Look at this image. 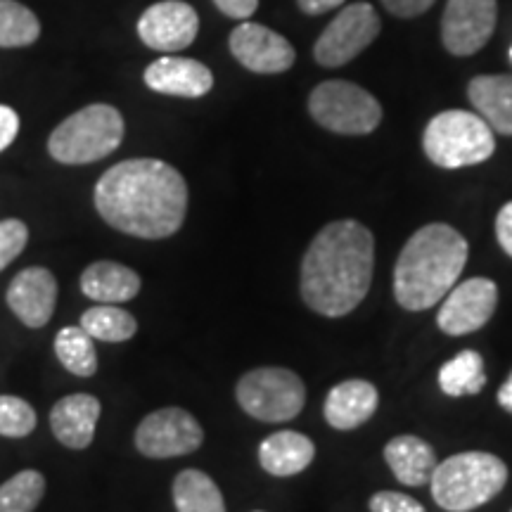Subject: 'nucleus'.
<instances>
[{"label": "nucleus", "instance_id": "nucleus-2", "mask_svg": "<svg viewBox=\"0 0 512 512\" xmlns=\"http://www.w3.org/2000/svg\"><path fill=\"white\" fill-rule=\"evenodd\" d=\"M373 271V233L358 221H332L306 249L299 290L306 306L320 316H347L366 299Z\"/></svg>", "mask_w": 512, "mask_h": 512}, {"label": "nucleus", "instance_id": "nucleus-30", "mask_svg": "<svg viewBox=\"0 0 512 512\" xmlns=\"http://www.w3.org/2000/svg\"><path fill=\"white\" fill-rule=\"evenodd\" d=\"M29 242V228L24 221L5 219L0 221V271L8 268Z\"/></svg>", "mask_w": 512, "mask_h": 512}, {"label": "nucleus", "instance_id": "nucleus-34", "mask_svg": "<svg viewBox=\"0 0 512 512\" xmlns=\"http://www.w3.org/2000/svg\"><path fill=\"white\" fill-rule=\"evenodd\" d=\"M496 238H498V245L503 247V252L512 256V202H508L501 211H498Z\"/></svg>", "mask_w": 512, "mask_h": 512}, {"label": "nucleus", "instance_id": "nucleus-6", "mask_svg": "<svg viewBox=\"0 0 512 512\" xmlns=\"http://www.w3.org/2000/svg\"><path fill=\"white\" fill-rule=\"evenodd\" d=\"M422 147L441 169H463L482 164L496 152L494 128L475 112L446 110L425 128Z\"/></svg>", "mask_w": 512, "mask_h": 512}, {"label": "nucleus", "instance_id": "nucleus-19", "mask_svg": "<svg viewBox=\"0 0 512 512\" xmlns=\"http://www.w3.org/2000/svg\"><path fill=\"white\" fill-rule=\"evenodd\" d=\"M475 112L496 133L512 136V76L510 74H484L475 76L467 86Z\"/></svg>", "mask_w": 512, "mask_h": 512}, {"label": "nucleus", "instance_id": "nucleus-24", "mask_svg": "<svg viewBox=\"0 0 512 512\" xmlns=\"http://www.w3.org/2000/svg\"><path fill=\"white\" fill-rule=\"evenodd\" d=\"M439 387L446 396H475L486 387L484 358L479 351L465 349L439 370Z\"/></svg>", "mask_w": 512, "mask_h": 512}, {"label": "nucleus", "instance_id": "nucleus-18", "mask_svg": "<svg viewBox=\"0 0 512 512\" xmlns=\"http://www.w3.org/2000/svg\"><path fill=\"white\" fill-rule=\"evenodd\" d=\"M380 394L375 384L368 380H344L330 389L325 399L323 415L330 427L335 430H356L363 422H368L377 411Z\"/></svg>", "mask_w": 512, "mask_h": 512}, {"label": "nucleus", "instance_id": "nucleus-31", "mask_svg": "<svg viewBox=\"0 0 512 512\" xmlns=\"http://www.w3.org/2000/svg\"><path fill=\"white\" fill-rule=\"evenodd\" d=\"M370 512H427L415 498L399 491H380L370 498Z\"/></svg>", "mask_w": 512, "mask_h": 512}, {"label": "nucleus", "instance_id": "nucleus-9", "mask_svg": "<svg viewBox=\"0 0 512 512\" xmlns=\"http://www.w3.org/2000/svg\"><path fill=\"white\" fill-rule=\"evenodd\" d=\"M382 24L373 5L354 3L347 5L332 19L330 27L320 34L313 48V57L323 67H342L361 55L380 34Z\"/></svg>", "mask_w": 512, "mask_h": 512}, {"label": "nucleus", "instance_id": "nucleus-29", "mask_svg": "<svg viewBox=\"0 0 512 512\" xmlns=\"http://www.w3.org/2000/svg\"><path fill=\"white\" fill-rule=\"evenodd\" d=\"M36 411L19 396H0V437L22 439L36 430Z\"/></svg>", "mask_w": 512, "mask_h": 512}, {"label": "nucleus", "instance_id": "nucleus-38", "mask_svg": "<svg viewBox=\"0 0 512 512\" xmlns=\"http://www.w3.org/2000/svg\"><path fill=\"white\" fill-rule=\"evenodd\" d=\"M510 60H512V48H510Z\"/></svg>", "mask_w": 512, "mask_h": 512}, {"label": "nucleus", "instance_id": "nucleus-3", "mask_svg": "<svg viewBox=\"0 0 512 512\" xmlns=\"http://www.w3.org/2000/svg\"><path fill=\"white\" fill-rule=\"evenodd\" d=\"M467 240L446 223L415 230L394 266V297L406 311L437 306L458 283L467 264Z\"/></svg>", "mask_w": 512, "mask_h": 512}, {"label": "nucleus", "instance_id": "nucleus-32", "mask_svg": "<svg viewBox=\"0 0 512 512\" xmlns=\"http://www.w3.org/2000/svg\"><path fill=\"white\" fill-rule=\"evenodd\" d=\"M19 133V117L8 105H0V152L8 150L15 143Z\"/></svg>", "mask_w": 512, "mask_h": 512}, {"label": "nucleus", "instance_id": "nucleus-21", "mask_svg": "<svg viewBox=\"0 0 512 512\" xmlns=\"http://www.w3.org/2000/svg\"><path fill=\"white\" fill-rule=\"evenodd\" d=\"M81 292L98 304L131 302L140 292V275L117 261H95L81 273Z\"/></svg>", "mask_w": 512, "mask_h": 512}, {"label": "nucleus", "instance_id": "nucleus-20", "mask_svg": "<svg viewBox=\"0 0 512 512\" xmlns=\"http://www.w3.org/2000/svg\"><path fill=\"white\" fill-rule=\"evenodd\" d=\"M384 460L394 477L406 486H425L437 470V453L425 439L401 434L384 446Z\"/></svg>", "mask_w": 512, "mask_h": 512}, {"label": "nucleus", "instance_id": "nucleus-22", "mask_svg": "<svg viewBox=\"0 0 512 512\" xmlns=\"http://www.w3.org/2000/svg\"><path fill=\"white\" fill-rule=\"evenodd\" d=\"M316 458V446L306 434L283 430L266 437L259 446V463L268 475L292 477L304 472Z\"/></svg>", "mask_w": 512, "mask_h": 512}, {"label": "nucleus", "instance_id": "nucleus-12", "mask_svg": "<svg viewBox=\"0 0 512 512\" xmlns=\"http://www.w3.org/2000/svg\"><path fill=\"white\" fill-rule=\"evenodd\" d=\"M496 0H448L441 19V38L451 55H475L496 29Z\"/></svg>", "mask_w": 512, "mask_h": 512}, {"label": "nucleus", "instance_id": "nucleus-33", "mask_svg": "<svg viewBox=\"0 0 512 512\" xmlns=\"http://www.w3.org/2000/svg\"><path fill=\"white\" fill-rule=\"evenodd\" d=\"M382 5L396 17H418L434 5V0H382Z\"/></svg>", "mask_w": 512, "mask_h": 512}, {"label": "nucleus", "instance_id": "nucleus-11", "mask_svg": "<svg viewBox=\"0 0 512 512\" xmlns=\"http://www.w3.org/2000/svg\"><path fill=\"white\" fill-rule=\"evenodd\" d=\"M498 304V287L489 278H470L453 287L441 299L437 325L451 337H463L482 330L494 316Z\"/></svg>", "mask_w": 512, "mask_h": 512}, {"label": "nucleus", "instance_id": "nucleus-25", "mask_svg": "<svg viewBox=\"0 0 512 512\" xmlns=\"http://www.w3.org/2000/svg\"><path fill=\"white\" fill-rule=\"evenodd\" d=\"M55 354L62 366L76 377H93L98 373V354H95L93 337L81 325H67L57 332Z\"/></svg>", "mask_w": 512, "mask_h": 512}, {"label": "nucleus", "instance_id": "nucleus-16", "mask_svg": "<svg viewBox=\"0 0 512 512\" xmlns=\"http://www.w3.org/2000/svg\"><path fill=\"white\" fill-rule=\"evenodd\" d=\"M150 91L176 98H202L214 86V74L207 64L190 57H162L145 69Z\"/></svg>", "mask_w": 512, "mask_h": 512}, {"label": "nucleus", "instance_id": "nucleus-17", "mask_svg": "<svg viewBox=\"0 0 512 512\" xmlns=\"http://www.w3.org/2000/svg\"><path fill=\"white\" fill-rule=\"evenodd\" d=\"M100 418V401L91 394H69L50 411V430L62 446L83 451L93 444Z\"/></svg>", "mask_w": 512, "mask_h": 512}, {"label": "nucleus", "instance_id": "nucleus-7", "mask_svg": "<svg viewBox=\"0 0 512 512\" xmlns=\"http://www.w3.org/2000/svg\"><path fill=\"white\" fill-rule=\"evenodd\" d=\"M309 112L316 124L342 136H368L382 121L375 95L349 81H323L313 88Z\"/></svg>", "mask_w": 512, "mask_h": 512}, {"label": "nucleus", "instance_id": "nucleus-8", "mask_svg": "<svg viewBox=\"0 0 512 512\" xmlns=\"http://www.w3.org/2000/svg\"><path fill=\"white\" fill-rule=\"evenodd\" d=\"M240 408L254 420L287 422L302 413L306 387L302 377L287 368H256L240 377L235 387Z\"/></svg>", "mask_w": 512, "mask_h": 512}, {"label": "nucleus", "instance_id": "nucleus-5", "mask_svg": "<svg viewBox=\"0 0 512 512\" xmlns=\"http://www.w3.org/2000/svg\"><path fill=\"white\" fill-rule=\"evenodd\" d=\"M124 140V117L112 105H88L50 133L48 152L55 162L79 166L100 162Z\"/></svg>", "mask_w": 512, "mask_h": 512}, {"label": "nucleus", "instance_id": "nucleus-14", "mask_svg": "<svg viewBox=\"0 0 512 512\" xmlns=\"http://www.w3.org/2000/svg\"><path fill=\"white\" fill-rule=\"evenodd\" d=\"M228 46L235 60L254 74L287 72L297 60L292 43L264 24L245 22L235 27Z\"/></svg>", "mask_w": 512, "mask_h": 512}, {"label": "nucleus", "instance_id": "nucleus-4", "mask_svg": "<svg viewBox=\"0 0 512 512\" xmlns=\"http://www.w3.org/2000/svg\"><path fill=\"white\" fill-rule=\"evenodd\" d=\"M508 484V465L494 453L465 451L441 460L430 479L432 498L448 512H470L496 498Z\"/></svg>", "mask_w": 512, "mask_h": 512}, {"label": "nucleus", "instance_id": "nucleus-15", "mask_svg": "<svg viewBox=\"0 0 512 512\" xmlns=\"http://www.w3.org/2000/svg\"><path fill=\"white\" fill-rule=\"evenodd\" d=\"M8 306L27 328H43L55 313L57 280L43 266H29L19 271L8 287Z\"/></svg>", "mask_w": 512, "mask_h": 512}, {"label": "nucleus", "instance_id": "nucleus-37", "mask_svg": "<svg viewBox=\"0 0 512 512\" xmlns=\"http://www.w3.org/2000/svg\"><path fill=\"white\" fill-rule=\"evenodd\" d=\"M498 403H501L503 411H508L512 415V373L508 375V380L501 384V389H498Z\"/></svg>", "mask_w": 512, "mask_h": 512}, {"label": "nucleus", "instance_id": "nucleus-10", "mask_svg": "<svg viewBox=\"0 0 512 512\" xmlns=\"http://www.w3.org/2000/svg\"><path fill=\"white\" fill-rule=\"evenodd\" d=\"M204 441V430L195 415L169 406L150 413L136 430V448L145 458H176L195 453Z\"/></svg>", "mask_w": 512, "mask_h": 512}, {"label": "nucleus", "instance_id": "nucleus-23", "mask_svg": "<svg viewBox=\"0 0 512 512\" xmlns=\"http://www.w3.org/2000/svg\"><path fill=\"white\" fill-rule=\"evenodd\" d=\"M174 503L178 512H226L221 489L202 470H183L174 479Z\"/></svg>", "mask_w": 512, "mask_h": 512}, {"label": "nucleus", "instance_id": "nucleus-36", "mask_svg": "<svg viewBox=\"0 0 512 512\" xmlns=\"http://www.w3.org/2000/svg\"><path fill=\"white\" fill-rule=\"evenodd\" d=\"M297 3L306 15H323V12L339 8L344 0H297Z\"/></svg>", "mask_w": 512, "mask_h": 512}, {"label": "nucleus", "instance_id": "nucleus-35", "mask_svg": "<svg viewBox=\"0 0 512 512\" xmlns=\"http://www.w3.org/2000/svg\"><path fill=\"white\" fill-rule=\"evenodd\" d=\"M216 8H219L223 15L233 19H247L252 17L256 8H259V0H214Z\"/></svg>", "mask_w": 512, "mask_h": 512}, {"label": "nucleus", "instance_id": "nucleus-26", "mask_svg": "<svg viewBox=\"0 0 512 512\" xmlns=\"http://www.w3.org/2000/svg\"><path fill=\"white\" fill-rule=\"evenodd\" d=\"M81 328L100 342H128L138 332V320L117 304H98L83 313Z\"/></svg>", "mask_w": 512, "mask_h": 512}, {"label": "nucleus", "instance_id": "nucleus-1", "mask_svg": "<svg viewBox=\"0 0 512 512\" xmlns=\"http://www.w3.org/2000/svg\"><path fill=\"white\" fill-rule=\"evenodd\" d=\"M95 209L107 226L140 240H164L188 214V183L162 159H126L95 185Z\"/></svg>", "mask_w": 512, "mask_h": 512}, {"label": "nucleus", "instance_id": "nucleus-27", "mask_svg": "<svg viewBox=\"0 0 512 512\" xmlns=\"http://www.w3.org/2000/svg\"><path fill=\"white\" fill-rule=\"evenodd\" d=\"M41 22L27 5L0 0V48H24L38 41Z\"/></svg>", "mask_w": 512, "mask_h": 512}, {"label": "nucleus", "instance_id": "nucleus-13", "mask_svg": "<svg viewBox=\"0 0 512 512\" xmlns=\"http://www.w3.org/2000/svg\"><path fill=\"white\" fill-rule=\"evenodd\" d=\"M200 31V17L183 0H162L150 5L138 19V36L147 48L176 53L192 46Z\"/></svg>", "mask_w": 512, "mask_h": 512}, {"label": "nucleus", "instance_id": "nucleus-39", "mask_svg": "<svg viewBox=\"0 0 512 512\" xmlns=\"http://www.w3.org/2000/svg\"><path fill=\"white\" fill-rule=\"evenodd\" d=\"M256 512H261V510H256Z\"/></svg>", "mask_w": 512, "mask_h": 512}, {"label": "nucleus", "instance_id": "nucleus-28", "mask_svg": "<svg viewBox=\"0 0 512 512\" xmlns=\"http://www.w3.org/2000/svg\"><path fill=\"white\" fill-rule=\"evenodd\" d=\"M46 494V477L36 470H22L0 486V512H34Z\"/></svg>", "mask_w": 512, "mask_h": 512}]
</instances>
